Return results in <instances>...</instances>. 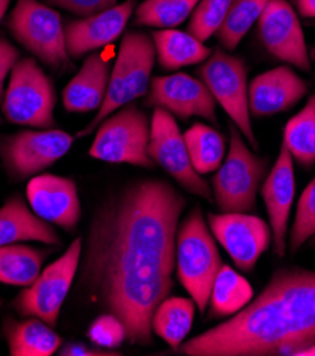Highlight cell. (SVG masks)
I'll return each mask as SVG.
<instances>
[{"label":"cell","instance_id":"cell-1","mask_svg":"<svg viewBox=\"0 0 315 356\" xmlns=\"http://www.w3.org/2000/svg\"><path fill=\"white\" fill-rule=\"evenodd\" d=\"M186 199L170 184L143 179L108 195L94 211L80 284L122 323L127 341L152 342V316L173 289L177 233Z\"/></svg>","mask_w":315,"mask_h":356},{"label":"cell","instance_id":"cell-2","mask_svg":"<svg viewBox=\"0 0 315 356\" xmlns=\"http://www.w3.org/2000/svg\"><path fill=\"white\" fill-rule=\"evenodd\" d=\"M315 345V271L283 268L233 318L178 349L188 356H297Z\"/></svg>","mask_w":315,"mask_h":356},{"label":"cell","instance_id":"cell-3","mask_svg":"<svg viewBox=\"0 0 315 356\" xmlns=\"http://www.w3.org/2000/svg\"><path fill=\"white\" fill-rule=\"evenodd\" d=\"M155 60L156 51L152 35L139 31L127 33L121 42L113 73L110 74L104 102L95 118L77 134V138L88 136L113 113L145 95L150 90Z\"/></svg>","mask_w":315,"mask_h":356},{"label":"cell","instance_id":"cell-4","mask_svg":"<svg viewBox=\"0 0 315 356\" xmlns=\"http://www.w3.org/2000/svg\"><path fill=\"white\" fill-rule=\"evenodd\" d=\"M177 275L200 312L209 304L213 281L223 266L200 209L192 210L177 233Z\"/></svg>","mask_w":315,"mask_h":356},{"label":"cell","instance_id":"cell-5","mask_svg":"<svg viewBox=\"0 0 315 356\" xmlns=\"http://www.w3.org/2000/svg\"><path fill=\"white\" fill-rule=\"evenodd\" d=\"M54 106L56 91L50 77L34 58H19L2 102L6 120L16 125L51 129L56 125Z\"/></svg>","mask_w":315,"mask_h":356},{"label":"cell","instance_id":"cell-6","mask_svg":"<svg viewBox=\"0 0 315 356\" xmlns=\"http://www.w3.org/2000/svg\"><path fill=\"white\" fill-rule=\"evenodd\" d=\"M266 170V159L253 154L237 127L234 124L230 125L229 154L212 179L213 195L219 209L223 213H248L253 210Z\"/></svg>","mask_w":315,"mask_h":356},{"label":"cell","instance_id":"cell-7","mask_svg":"<svg viewBox=\"0 0 315 356\" xmlns=\"http://www.w3.org/2000/svg\"><path fill=\"white\" fill-rule=\"evenodd\" d=\"M151 122L136 105L128 104L105 118L97 129L90 156L108 163L154 168L148 147Z\"/></svg>","mask_w":315,"mask_h":356},{"label":"cell","instance_id":"cell-8","mask_svg":"<svg viewBox=\"0 0 315 356\" xmlns=\"http://www.w3.org/2000/svg\"><path fill=\"white\" fill-rule=\"evenodd\" d=\"M6 26L26 50L49 67L64 70L72 64L60 15L39 0H17Z\"/></svg>","mask_w":315,"mask_h":356},{"label":"cell","instance_id":"cell-9","mask_svg":"<svg viewBox=\"0 0 315 356\" xmlns=\"http://www.w3.org/2000/svg\"><path fill=\"white\" fill-rule=\"evenodd\" d=\"M197 74L241 135L249 140L252 149L257 151L259 142L252 127L248 67L244 61L219 49L203 61Z\"/></svg>","mask_w":315,"mask_h":356},{"label":"cell","instance_id":"cell-10","mask_svg":"<svg viewBox=\"0 0 315 356\" xmlns=\"http://www.w3.org/2000/svg\"><path fill=\"white\" fill-rule=\"evenodd\" d=\"M83 253V240L77 238L67 252L45 268L33 284L19 293L13 305L22 316L39 318L50 327L58 323L63 302L73 286Z\"/></svg>","mask_w":315,"mask_h":356},{"label":"cell","instance_id":"cell-11","mask_svg":"<svg viewBox=\"0 0 315 356\" xmlns=\"http://www.w3.org/2000/svg\"><path fill=\"white\" fill-rule=\"evenodd\" d=\"M74 136L61 129L19 131L0 138V158L13 179L22 181L43 172L63 158Z\"/></svg>","mask_w":315,"mask_h":356},{"label":"cell","instance_id":"cell-12","mask_svg":"<svg viewBox=\"0 0 315 356\" xmlns=\"http://www.w3.org/2000/svg\"><path fill=\"white\" fill-rule=\"evenodd\" d=\"M148 152L151 159L168 172L189 193L212 202V191L195 170L185 138L173 115L155 106L151 120V138Z\"/></svg>","mask_w":315,"mask_h":356},{"label":"cell","instance_id":"cell-13","mask_svg":"<svg viewBox=\"0 0 315 356\" xmlns=\"http://www.w3.org/2000/svg\"><path fill=\"white\" fill-rule=\"evenodd\" d=\"M207 222L216 240L244 273L256 267L270 245L271 230L261 218L246 213H209Z\"/></svg>","mask_w":315,"mask_h":356},{"label":"cell","instance_id":"cell-14","mask_svg":"<svg viewBox=\"0 0 315 356\" xmlns=\"http://www.w3.org/2000/svg\"><path fill=\"white\" fill-rule=\"evenodd\" d=\"M257 34L264 49L277 60L311 71V57L298 15L287 0H270L257 20Z\"/></svg>","mask_w":315,"mask_h":356},{"label":"cell","instance_id":"cell-15","mask_svg":"<svg viewBox=\"0 0 315 356\" xmlns=\"http://www.w3.org/2000/svg\"><path fill=\"white\" fill-rule=\"evenodd\" d=\"M145 105L159 106L181 120L200 117L218 124L216 101L212 92L202 80L185 73L155 77L150 84Z\"/></svg>","mask_w":315,"mask_h":356},{"label":"cell","instance_id":"cell-16","mask_svg":"<svg viewBox=\"0 0 315 356\" xmlns=\"http://www.w3.org/2000/svg\"><path fill=\"white\" fill-rule=\"evenodd\" d=\"M27 199L39 218L67 232H74L81 218L77 185L68 177L43 173L27 185Z\"/></svg>","mask_w":315,"mask_h":356},{"label":"cell","instance_id":"cell-17","mask_svg":"<svg viewBox=\"0 0 315 356\" xmlns=\"http://www.w3.org/2000/svg\"><path fill=\"white\" fill-rule=\"evenodd\" d=\"M261 196L270 220L274 252L283 257L287 252L289 219L296 196L293 156L284 144H282L278 158L263 182Z\"/></svg>","mask_w":315,"mask_h":356},{"label":"cell","instance_id":"cell-18","mask_svg":"<svg viewBox=\"0 0 315 356\" xmlns=\"http://www.w3.org/2000/svg\"><path fill=\"white\" fill-rule=\"evenodd\" d=\"M135 9V0L74 20L64 27L65 47L70 57H81L115 42L125 30Z\"/></svg>","mask_w":315,"mask_h":356},{"label":"cell","instance_id":"cell-19","mask_svg":"<svg viewBox=\"0 0 315 356\" xmlns=\"http://www.w3.org/2000/svg\"><path fill=\"white\" fill-rule=\"evenodd\" d=\"M307 92L308 86L291 67L264 71L249 86L250 114L259 118L289 111Z\"/></svg>","mask_w":315,"mask_h":356},{"label":"cell","instance_id":"cell-20","mask_svg":"<svg viewBox=\"0 0 315 356\" xmlns=\"http://www.w3.org/2000/svg\"><path fill=\"white\" fill-rule=\"evenodd\" d=\"M110 81V63L101 54L86 58L79 73L63 91V104L68 113L99 110Z\"/></svg>","mask_w":315,"mask_h":356},{"label":"cell","instance_id":"cell-21","mask_svg":"<svg viewBox=\"0 0 315 356\" xmlns=\"http://www.w3.org/2000/svg\"><path fill=\"white\" fill-rule=\"evenodd\" d=\"M19 241L61 244V238L53 226L33 213L24 200L16 195L0 207V245Z\"/></svg>","mask_w":315,"mask_h":356},{"label":"cell","instance_id":"cell-22","mask_svg":"<svg viewBox=\"0 0 315 356\" xmlns=\"http://www.w3.org/2000/svg\"><path fill=\"white\" fill-rule=\"evenodd\" d=\"M5 337L12 356H51L61 346V338L53 327L34 316L20 323L8 319Z\"/></svg>","mask_w":315,"mask_h":356},{"label":"cell","instance_id":"cell-23","mask_svg":"<svg viewBox=\"0 0 315 356\" xmlns=\"http://www.w3.org/2000/svg\"><path fill=\"white\" fill-rule=\"evenodd\" d=\"M156 58L163 70H179L206 61L213 51L188 31L163 29L154 31Z\"/></svg>","mask_w":315,"mask_h":356},{"label":"cell","instance_id":"cell-24","mask_svg":"<svg viewBox=\"0 0 315 356\" xmlns=\"http://www.w3.org/2000/svg\"><path fill=\"white\" fill-rule=\"evenodd\" d=\"M196 304L191 298L166 297L152 316V332L162 338L175 352L192 330Z\"/></svg>","mask_w":315,"mask_h":356},{"label":"cell","instance_id":"cell-25","mask_svg":"<svg viewBox=\"0 0 315 356\" xmlns=\"http://www.w3.org/2000/svg\"><path fill=\"white\" fill-rule=\"evenodd\" d=\"M51 250L30 245H0V282L8 286L29 287L42 273V266Z\"/></svg>","mask_w":315,"mask_h":356},{"label":"cell","instance_id":"cell-26","mask_svg":"<svg viewBox=\"0 0 315 356\" xmlns=\"http://www.w3.org/2000/svg\"><path fill=\"white\" fill-rule=\"evenodd\" d=\"M253 300L252 284L232 267L223 264L210 291V315L227 316L239 312Z\"/></svg>","mask_w":315,"mask_h":356},{"label":"cell","instance_id":"cell-27","mask_svg":"<svg viewBox=\"0 0 315 356\" xmlns=\"http://www.w3.org/2000/svg\"><path fill=\"white\" fill-rule=\"evenodd\" d=\"M184 138L191 162L199 175L215 172L220 168L226 154V144L218 129L197 122L184 134Z\"/></svg>","mask_w":315,"mask_h":356},{"label":"cell","instance_id":"cell-28","mask_svg":"<svg viewBox=\"0 0 315 356\" xmlns=\"http://www.w3.org/2000/svg\"><path fill=\"white\" fill-rule=\"evenodd\" d=\"M283 138L290 155L302 168H311L315 163V94L287 122Z\"/></svg>","mask_w":315,"mask_h":356},{"label":"cell","instance_id":"cell-29","mask_svg":"<svg viewBox=\"0 0 315 356\" xmlns=\"http://www.w3.org/2000/svg\"><path fill=\"white\" fill-rule=\"evenodd\" d=\"M270 0H233L230 10L219 29L218 39L220 44L233 51L253 24L257 23Z\"/></svg>","mask_w":315,"mask_h":356},{"label":"cell","instance_id":"cell-30","mask_svg":"<svg viewBox=\"0 0 315 356\" xmlns=\"http://www.w3.org/2000/svg\"><path fill=\"white\" fill-rule=\"evenodd\" d=\"M199 0H145L135 10L139 26L172 29L184 23L195 10Z\"/></svg>","mask_w":315,"mask_h":356},{"label":"cell","instance_id":"cell-31","mask_svg":"<svg viewBox=\"0 0 315 356\" xmlns=\"http://www.w3.org/2000/svg\"><path fill=\"white\" fill-rule=\"evenodd\" d=\"M233 0H199L188 24V33L206 42L222 27Z\"/></svg>","mask_w":315,"mask_h":356},{"label":"cell","instance_id":"cell-32","mask_svg":"<svg viewBox=\"0 0 315 356\" xmlns=\"http://www.w3.org/2000/svg\"><path fill=\"white\" fill-rule=\"evenodd\" d=\"M315 234V177L304 189L297 211L293 229L290 232V252L297 253L302 244Z\"/></svg>","mask_w":315,"mask_h":356},{"label":"cell","instance_id":"cell-33","mask_svg":"<svg viewBox=\"0 0 315 356\" xmlns=\"http://www.w3.org/2000/svg\"><path fill=\"white\" fill-rule=\"evenodd\" d=\"M87 337L94 345L108 350L120 348L127 339L122 323L110 312L94 319V323L88 328Z\"/></svg>","mask_w":315,"mask_h":356},{"label":"cell","instance_id":"cell-34","mask_svg":"<svg viewBox=\"0 0 315 356\" xmlns=\"http://www.w3.org/2000/svg\"><path fill=\"white\" fill-rule=\"evenodd\" d=\"M46 2L81 17H87L114 8L118 0H46Z\"/></svg>","mask_w":315,"mask_h":356},{"label":"cell","instance_id":"cell-35","mask_svg":"<svg viewBox=\"0 0 315 356\" xmlns=\"http://www.w3.org/2000/svg\"><path fill=\"white\" fill-rule=\"evenodd\" d=\"M19 60V51L6 39H0V87H3L8 74Z\"/></svg>","mask_w":315,"mask_h":356},{"label":"cell","instance_id":"cell-36","mask_svg":"<svg viewBox=\"0 0 315 356\" xmlns=\"http://www.w3.org/2000/svg\"><path fill=\"white\" fill-rule=\"evenodd\" d=\"M60 356H120V352H111L108 349H94L84 343L70 342L57 350Z\"/></svg>","mask_w":315,"mask_h":356},{"label":"cell","instance_id":"cell-37","mask_svg":"<svg viewBox=\"0 0 315 356\" xmlns=\"http://www.w3.org/2000/svg\"><path fill=\"white\" fill-rule=\"evenodd\" d=\"M296 8L302 17L315 19V0H294Z\"/></svg>","mask_w":315,"mask_h":356},{"label":"cell","instance_id":"cell-38","mask_svg":"<svg viewBox=\"0 0 315 356\" xmlns=\"http://www.w3.org/2000/svg\"><path fill=\"white\" fill-rule=\"evenodd\" d=\"M9 5H10V0H0V23H2L8 9H9Z\"/></svg>","mask_w":315,"mask_h":356},{"label":"cell","instance_id":"cell-39","mask_svg":"<svg viewBox=\"0 0 315 356\" xmlns=\"http://www.w3.org/2000/svg\"><path fill=\"white\" fill-rule=\"evenodd\" d=\"M297 356H315V345L311 346V348H308V349L301 350Z\"/></svg>","mask_w":315,"mask_h":356},{"label":"cell","instance_id":"cell-40","mask_svg":"<svg viewBox=\"0 0 315 356\" xmlns=\"http://www.w3.org/2000/svg\"><path fill=\"white\" fill-rule=\"evenodd\" d=\"M3 98H5V90L3 87H0V102H3Z\"/></svg>","mask_w":315,"mask_h":356},{"label":"cell","instance_id":"cell-41","mask_svg":"<svg viewBox=\"0 0 315 356\" xmlns=\"http://www.w3.org/2000/svg\"><path fill=\"white\" fill-rule=\"evenodd\" d=\"M309 57H311V60H314V61H315V47L309 51Z\"/></svg>","mask_w":315,"mask_h":356},{"label":"cell","instance_id":"cell-42","mask_svg":"<svg viewBox=\"0 0 315 356\" xmlns=\"http://www.w3.org/2000/svg\"><path fill=\"white\" fill-rule=\"evenodd\" d=\"M0 304H2V301H0Z\"/></svg>","mask_w":315,"mask_h":356},{"label":"cell","instance_id":"cell-43","mask_svg":"<svg viewBox=\"0 0 315 356\" xmlns=\"http://www.w3.org/2000/svg\"><path fill=\"white\" fill-rule=\"evenodd\" d=\"M0 122H2V121H0Z\"/></svg>","mask_w":315,"mask_h":356}]
</instances>
